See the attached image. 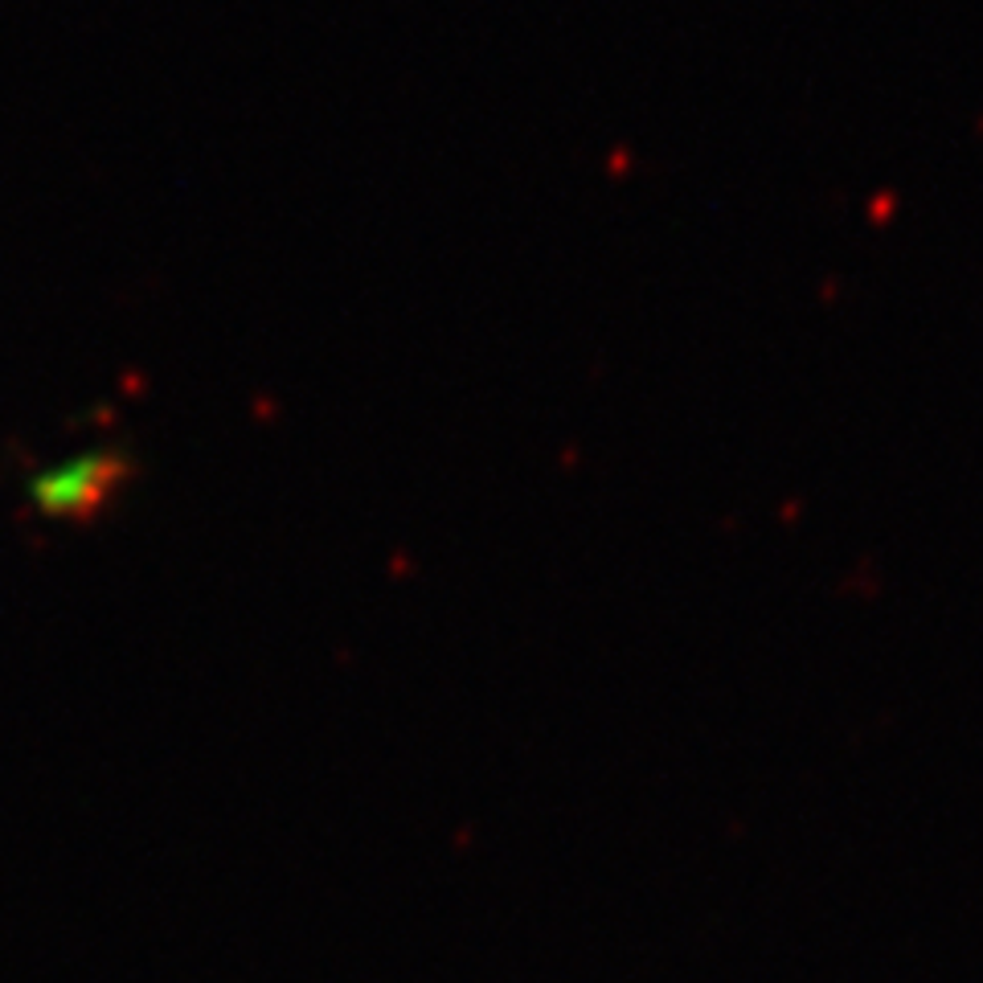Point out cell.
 I'll return each instance as SVG.
<instances>
[{
    "label": "cell",
    "mask_w": 983,
    "mask_h": 983,
    "mask_svg": "<svg viewBox=\"0 0 983 983\" xmlns=\"http://www.w3.org/2000/svg\"><path fill=\"white\" fill-rule=\"evenodd\" d=\"M136 475V463L120 447H90L78 456L50 463L29 480V505L41 521L58 525H90L95 517H103L127 480Z\"/></svg>",
    "instance_id": "1"
}]
</instances>
